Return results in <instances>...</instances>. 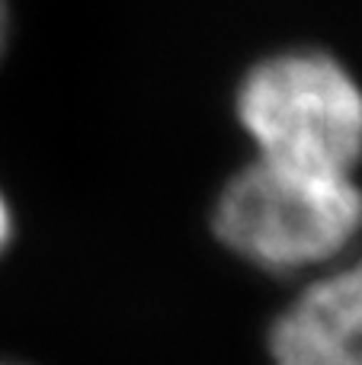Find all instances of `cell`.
I'll list each match as a JSON object with an SVG mask.
<instances>
[{"label": "cell", "instance_id": "6da1fadb", "mask_svg": "<svg viewBox=\"0 0 362 365\" xmlns=\"http://www.w3.org/2000/svg\"><path fill=\"white\" fill-rule=\"evenodd\" d=\"M237 119L269 164L353 177L362 160V87L324 51L260 61L237 90Z\"/></svg>", "mask_w": 362, "mask_h": 365}, {"label": "cell", "instance_id": "8992f818", "mask_svg": "<svg viewBox=\"0 0 362 365\" xmlns=\"http://www.w3.org/2000/svg\"><path fill=\"white\" fill-rule=\"evenodd\" d=\"M0 365H10V362H0Z\"/></svg>", "mask_w": 362, "mask_h": 365}, {"label": "cell", "instance_id": "7a4b0ae2", "mask_svg": "<svg viewBox=\"0 0 362 365\" xmlns=\"http://www.w3.org/2000/svg\"><path fill=\"white\" fill-rule=\"evenodd\" d=\"M224 247L269 272L333 259L362 227L356 177L292 170L254 158L218 195L212 215Z\"/></svg>", "mask_w": 362, "mask_h": 365}, {"label": "cell", "instance_id": "5b68a950", "mask_svg": "<svg viewBox=\"0 0 362 365\" xmlns=\"http://www.w3.org/2000/svg\"><path fill=\"white\" fill-rule=\"evenodd\" d=\"M6 23H10V16H6V0H0V55H4V45H6Z\"/></svg>", "mask_w": 362, "mask_h": 365}, {"label": "cell", "instance_id": "3957f363", "mask_svg": "<svg viewBox=\"0 0 362 365\" xmlns=\"http://www.w3.org/2000/svg\"><path fill=\"white\" fill-rule=\"evenodd\" d=\"M276 365H362V257L311 282L269 330Z\"/></svg>", "mask_w": 362, "mask_h": 365}, {"label": "cell", "instance_id": "277c9868", "mask_svg": "<svg viewBox=\"0 0 362 365\" xmlns=\"http://www.w3.org/2000/svg\"><path fill=\"white\" fill-rule=\"evenodd\" d=\"M10 234H13V218H10V208H6L4 195H0V253L10 244Z\"/></svg>", "mask_w": 362, "mask_h": 365}]
</instances>
